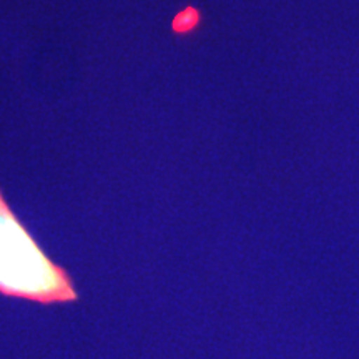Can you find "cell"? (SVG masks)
<instances>
[{
    "instance_id": "cell-1",
    "label": "cell",
    "mask_w": 359,
    "mask_h": 359,
    "mask_svg": "<svg viewBox=\"0 0 359 359\" xmlns=\"http://www.w3.org/2000/svg\"><path fill=\"white\" fill-rule=\"evenodd\" d=\"M0 294L48 306L79 302L74 278L45 253L0 190Z\"/></svg>"
},
{
    "instance_id": "cell-2",
    "label": "cell",
    "mask_w": 359,
    "mask_h": 359,
    "mask_svg": "<svg viewBox=\"0 0 359 359\" xmlns=\"http://www.w3.org/2000/svg\"><path fill=\"white\" fill-rule=\"evenodd\" d=\"M198 20H200V13L198 11H195V8L188 7L187 11L180 12L177 17H175L173 20V29L177 30V32H188V30L195 29L196 25H198Z\"/></svg>"
}]
</instances>
